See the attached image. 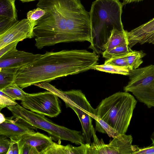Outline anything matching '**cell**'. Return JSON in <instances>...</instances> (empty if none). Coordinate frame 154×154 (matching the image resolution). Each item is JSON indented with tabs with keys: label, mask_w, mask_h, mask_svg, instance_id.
Here are the masks:
<instances>
[{
	"label": "cell",
	"mask_w": 154,
	"mask_h": 154,
	"mask_svg": "<svg viewBox=\"0 0 154 154\" xmlns=\"http://www.w3.org/2000/svg\"><path fill=\"white\" fill-rule=\"evenodd\" d=\"M20 1H21V2H22L23 3L24 2H30L35 1L36 0H19Z\"/></svg>",
	"instance_id": "cell-35"
},
{
	"label": "cell",
	"mask_w": 154,
	"mask_h": 154,
	"mask_svg": "<svg viewBox=\"0 0 154 154\" xmlns=\"http://www.w3.org/2000/svg\"><path fill=\"white\" fill-rule=\"evenodd\" d=\"M35 25L27 19L18 20L10 28L0 35V49L12 42L21 41L34 37Z\"/></svg>",
	"instance_id": "cell-10"
},
{
	"label": "cell",
	"mask_w": 154,
	"mask_h": 154,
	"mask_svg": "<svg viewBox=\"0 0 154 154\" xmlns=\"http://www.w3.org/2000/svg\"><path fill=\"white\" fill-rule=\"evenodd\" d=\"M13 117L6 118L4 122L0 123V135L18 141L24 134L35 132L32 129L35 128L19 119L13 120Z\"/></svg>",
	"instance_id": "cell-12"
},
{
	"label": "cell",
	"mask_w": 154,
	"mask_h": 154,
	"mask_svg": "<svg viewBox=\"0 0 154 154\" xmlns=\"http://www.w3.org/2000/svg\"><path fill=\"white\" fill-rule=\"evenodd\" d=\"M7 107L14 117L35 128L46 131L55 141L63 140L80 145L85 143L81 131L71 130L54 123L44 115L28 110L18 104Z\"/></svg>",
	"instance_id": "cell-4"
},
{
	"label": "cell",
	"mask_w": 154,
	"mask_h": 154,
	"mask_svg": "<svg viewBox=\"0 0 154 154\" xmlns=\"http://www.w3.org/2000/svg\"><path fill=\"white\" fill-rule=\"evenodd\" d=\"M129 81L124 88L149 108L154 107V65L130 70Z\"/></svg>",
	"instance_id": "cell-7"
},
{
	"label": "cell",
	"mask_w": 154,
	"mask_h": 154,
	"mask_svg": "<svg viewBox=\"0 0 154 154\" xmlns=\"http://www.w3.org/2000/svg\"><path fill=\"white\" fill-rule=\"evenodd\" d=\"M132 51L128 45H123L115 47L107 51H104L102 53L103 57L108 60L126 55Z\"/></svg>",
	"instance_id": "cell-21"
},
{
	"label": "cell",
	"mask_w": 154,
	"mask_h": 154,
	"mask_svg": "<svg viewBox=\"0 0 154 154\" xmlns=\"http://www.w3.org/2000/svg\"><path fill=\"white\" fill-rule=\"evenodd\" d=\"M128 54L107 60L104 63L122 67L131 70L127 60V57Z\"/></svg>",
	"instance_id": "cell-24"
},
{
	"label": "cell",
	"mask_w": 154,
	"mask_h": 154,
	"mask_svg": "<svg viewBox=\"0 0 154 154\" xmlns=\"http://www.w3.org/2000/svg\"><path fill=\"white\" fill-rule=\"evenodd\" d=\"M11 140V145L7 154H19V147L18 141Z\"/></svg>",
	"instance_id": "cell-31"
},
{
	"label": "cell",
	"mask_w": 154,
	"mask_h": 154,
	"mask_svg": "<svg viewBox=\"0 0 154 154\" xmlns=\"http://www.w3.org/2000/svg\"><path fill=\"white\" fill-rule=\"evenodd\" d=\"M143 0H123V5L134 2H139Z\"/></svg>",
	"instance_id": "cell-32"
},
{
	"label": "cell",
	"mask_w": 154,
	"mask_h": 154,
	"mask_svg": "<svg viewBox=\"0 0 154 154\" xmlns=\"http://www.w3.org/2000/svg\"><path fill=\"white\" fill-rule=\"evenodd\" d=\"M36 6L46 11L34 29L38 49L61 43L85 41L94 47L95 33L89 13L80 0H40Z\"/></svg>",
	"instance_id": "cell-1"
},
{
	"label": "cell",
	"mask_w": 154,
	"mask_h": 154,
	"mask_svg": "<svg viewBox=\"0 0 154 154\" xmlns=\"http://www.w3.org/2000/svg\"><path fill=\"white\" fill-rule=\"evenodd\" d=\"M18 21L0 18V35L7 31Z\"/></svg>",
	"instance_id": "cell-27"
},
{
	"label": "cell",
	"mask_w": 154,
	"mask_h": 154,
	"mask_svg": "<svg viewBox=\"0 0 154 154\" xmlns=\"http://www.w3.org/2000/svg\"><path fill=\"white\" fill-rule=\"evenodd\" d=\"M92 69L106 72L128 75L130 70L122 67L103 64L102 65H96Z\"/></svg>",
	"instance_id": "cell-20"
},
{
	"label": "cell",
	"mask_w": 154,
	"mask_h": 154,
	"mask_svg": "<svg viewBox=\"0 0 154 154\" xmlns=\"http://www.w3.org/2000/svg\"><path fill=\"white\" fill-rule=\"evenodd\" d=\"M128 46L131 48L137 43L154 44V18L127 33Z\"/></svg>",
	"instance_id": "cell-13"
},
{
	"label": "cell",
	"mask_w": 154,
	"mask_h": 154,
	"mask_svg": "<svg viewBox=\"0 0 154 154\" xmlns=\"http://www.w3.org/2000/svg\"><path fill=\"white\" fill-rule=\"evenodd\" d=\"M137 101L128 92H118L103 99L96 109V115L119 134H125Z\"/></svg>",
	"instance_id": "cell-3"
},
{
	"label": "cell",
	"mask_w": 154,
	"mask_h": 154,
	"mask_svg": "<svg viewBox=\"0 0 154 154\" xmlns=\"http://www.w3.org/2000/svg\"><path fill=\"white\" fill-rule=\"evenodd\" d=\"M46 13V11L45 10L37 7L27 12V19L35 26L38 21Z\"/></svg>",
	"instance_id": "cell-23"
},
{
	"label": "cell",
	"mask_w": 154,
	"mask_h": 154,
	"mask_svg": "<svg viewBox=\"0 0 154 154\" xmlns=\"http://www.w3.org/2000/svg\"><path fill=\"white\" fill-rule=\"evenodd\" d=\"M16 0H0V18L17 20Z\"/></svg>",
	"instance_id": "cell-16"
},
{
	"label": "cell",
	"mask_w": 154,
	"mask_h": 154,
	"mask_svg": "<svg viewBox=\"0 0 154 154\" xmlns=\"http://www.w3.org/2000/svg\"><path fill=\"white\" fill-rule=\"evenodd\" d=\"M19 42L18 41L12 42L0 49V57L9 51L16 49V46Z\"/></svg>",
	"instance_id": "cell-30"
},
{
	"label": "cell",
	"mask_w": 154,
	"mask_h": 154,
	"mask_svg": "<svg viewBox=\"0 0 154 154\" xmlns=\"http://www.w3.org/2000/svg\"><path fill=\"white\" fill-rule=\"evenodd\" d=\"M21 104L26 109L51 117H56L61 112L58 97L49 91L29 94Z\"/></svg>",
	"instance_id": "cell-8"
},
{
	"label": "cell",
	"mask_w": 154,
	"mask_h": 154,
	"mask_svg": "<svg viewBox=\"0 0 154 154\" xmlns=\"http://www.w3.org/2000/svg\"><path fill=\"white\" fill-rule=\"evenodd\" d=\"M132 154H154V145L144 148H140L137 145H133Z\"/></svg>",
	"instance_id": "cell-29"
},
{
	"label": "cell",
	"mask_w": 154,
	"mask_h": 154,
	"mask_svg": "<svg viewBox=\"0 0 154 154\" xmlns=\"http://www.w3.org/2000/svg\"><path fill=\"white\" fill-rule=\"evenodd\" d=\"M98 60L95 52L84 49L47 51L33 62L18 68L14 81L23 89L88 70Z\"/></svg>",
	"instance_id": "cell-2"
},
{
	"label": "cell",
	"mask_w": 154,
	"mask_h": 154,
	"mask_svg": "<svg viewBox=\"0 0 154 154\" xmlns=\"http://www.w3.org/2000/svg\"><path fill=\"white\" fill-rule=\"evenodd\" d=\"M95 121V129L98 132L107 134L109 137H114L119 134L113 128L97 116L94 119Z\"/></svg>",
	"instance_id": "cell-22"
},
{
	"label": "cell",
	"mask_w": 154,
	"mask_h": 154,
	"mask_svg": "<svg viewBox=\"0 0 154 154\" xmlns=\"http://www.w3.org/2000/svg\"><path fill=\"white\" fill-rule=\"evenodd\" d=\"M17 68H6L0 69V90L14 81Z\"/></svg>",
	"instance_id": "cell-18"
},
{
	"label": "cell",
	"mask_w": 154,
	"mask_h": 154,
	"mask_svg": "<svg viewBox=\"0 0 154 154\" xmlns=\"http://www.w3.org/2000/svg\"><path fill=\"white\" fill-rule=\"evenodd\" d=\"M11 143V140L9 138L0 135V154H7Z\"/></svg>",
	"instance_id": "cell-26"
},
{
	"label": "cell",
	"mask_w": 154,
	"mask_h": 154,
	"mask_svg": "<svg viewBox=\"0 0 154 154\" xmlns=\"http://www.w3.org/2000/svg\"><path fill=\"white\" fill-rule=\"evenodd\" d=\"M128 31L124 29L121 30L113 28L103 47L105 51H108L115 47L121 45H128Z\"/></svg>",
	"instance_id": "cell-15"
},
{
	"label": "cell",
	"mask_w": 154,
	"mask_h": 154,
	"mask_svg": "<svg viewBox=\"0 0 154 154\" xmlns=\"http://www.w3.org/2000/svg\"><path fill=\"white\" fill-rule=\"evenodd\" d=\"M50 91L62 99L67 107L70 108L75 112L82 125L85 143L90 144L92 138V119L97 117L96 109L92 106L80 90L62 91L53 86L51 88Z\"/></svg>",
	"instance_id": "cell-6"
},
{
	"label": "cell",
	"mask_w": 154,
	"mask_h": 154,
	"mask_svg": "<svg viewBox=\"0 0 154 154\" xmlns=\"http://www.w3.org/2000/svg\"><path fill=\"white\" fill-rule=\"evenodd\" d=\"M42 55L13 50L0 57V69L21 67L33 62Z\"/></svg>",
	"instance_id": "cell-11"
},
{
	"label": "cell",
	"mask_w": 154,
	"mask_h": 154,
	"mask_svg": "<svg viewBox=\"0 0 154 154\" xmlns=\"http://www.w3.org/2000/svg\"><path fill=\"white\" fill-rule=\"evenodd\" d=\"M19 144L25 143L35 148L39 154L44 152L54 143L52 138L38 132L25 134L18 141Z\"/></svg>",
	"instance_id": "cell-14"
},
{
	"label": "cell",
	"mask_w": 154,
	"mask_h": 154,
	"mask_svg": "<svg viewBox=\"0 0 154 154\" xmlns=\"http://www.w3.org/2000/svg\"><path fill=\"white\" fill-rule=\"evenodd\" d=\"M0 91L14 100H22L29 94L23 91L15 82Z\"/></svg>",
	"instance_id": "cell-17"
},
{
	"label": "cell",
	"mask_w": 154,
	"mask_h": 154,
	"mask_svg": "<svg viewBox=\"0 0 154 154\" xmlns=\"http://www.w3.org/2000/svg\"><path fill=\"white\" fill-rule=\"evenodd\" d=\"M6 118H5L4 115L1 113H0V123L4 122Z\"/></svg>",
	"instance_id": "cell-33"
},
{
	"label": "cell",
	"mask_w": 154,
	"mask_h": 154,
	"mask_svg": "<svg viewBox=\"0 0 154 154\" xmlns=\"http://www.w3.org/2000/svg\"><path fill=\"white\" fill-rule=\"evenodd\" d=\"M122 3L119 0H96L89 12L96 35L110 31L113 28L124 30L121 20Z\"/></svg>",
	"instance_id": "cell-5"
},
{
	"label": "cell",
	"mask_w": 154,
	"mask_h": 154,
	"mask_svg": "<svg viewBox=\"0 0 154 154\" xmlns=\"http://www.w3.org/2000/svg\"><path fill=\"white\" fill-rule=\"evenodd\" d=\"M146 54L142 51H132L130 52L127 57L128 66L131 70L138 68L143 62L142 58Z\"/></svg>",
	"instance_id": "cell-19"
},
{
	"label": "cell",
	"mask_w": 154,
	"mask_h": 154,
	"mask_svg": "<svg viewBox=\"0 0 154 154\" xmlns=\"http://www.w3.org/2000/svg\"><path fill=\"white\" fill-rule=\"evenodd\" d=\"M92 132L93 142L90 145L88 154H132L133 138L131 135L119 134L109 144H106L103 139H98L93 126Z\"/></svg>",
	"instance_id": "cell-9"
},
{
	"label": "cell",
	"mask_w": 154,
	"mask_h": 154,
	"mask_svg": "<svg viewBox=\"0 0 154 154\" xmlns=\"http://www.w3.org/2000/svg\"><path fill=\"white\" fill-rule=\"evenodd\" d=\"M151 139L152 142V145H154V131L153 132L151 135Z\"/></svg>",
	"instance_id": "cell-34"
},
{
	"label": "cell",
	"mask_w": 154,
	"mask_h": 154,
	"mask_svg": "<svg viewBox=\"0 0 154 154\" xmlns=\"http://www.w3.org/2000/svg\"><path fill=\"white\" fill-rule=\"evenodd\" d=\"M19 145V154H39L35 148L28 144L24 143Z\"/></svg>",
	"instance_id": "cell-28"
},
{
	"label": "cell",
	"mask_w": 154,
	"mask_h": 154,
	"mask_svg": "<svg viewBox=\"0 0 154 154\" xmlns=\"http://www.w3.org/2000/svg\"><path fill=\"white\" fill-rule=\"evenodd\" d=\"M15 100L0 91V110L5 107L17 105V103Z\"/></svg>",
	"instance_id": "cell-25"
}]
</instances>
